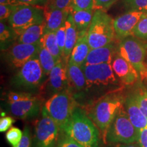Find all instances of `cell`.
Segmentation results:
<instances>
[{
  "label": "cell",
  "mask_w": 147,
  "mask_h": 147,
  "mask_svg": "<svg viewBox=\"0 0 147 147\" xmlns=\"http://www.w3.org/2000/svg\"><path fill=\"white\" fill-rule=\"evenodd\" d=\"M123 2L127 11L147 12V0H123Z\"/></svg>",
  "instance_id": "4316f807"
},
{
  "label": "cell",
  "mask_w": 147,
  "mask_h": 147,
  "mask_svg": "<svg viewBox=\"0 0 147 147\" xmlns=\"http://www.w3.org/2000/svg\"><path fill=\"white\" fill-rule=\"evenodd\" d=\"M61 131L83 147H100V130L87 111L78 106L74 109Z\"/></svg>",
  "instance_id": "6da1fadb"
},
{
  "label": "cell",
  "mask_w": 147,
  "mask_h": 147,
  "mask_svg": "<svg viewBox=\"0 0 147 147\" xmlns=\"http://www.w3.org/2000/svg\"><path fill=\"white\" fill-rule=\"evenodd\" d=\"M5 102L8 111L17 119H31L39 113L42 103L38 95L26 91H10L6 94Z\"/></svg>",
  "instance_id": "277c9868"
},
{
  "label": "cell",
  "mask_w": 147,
  "mask_h": 147,
  "mask_svg": "<svg viewBox=\"0 0 147 147\" xmlns=\"http://www.w3.org/2000/svg\"><path fill=\"white\" fill-rule=\"evenodd\" d=\"M18 5L0 4V19L4 21L8 19L12 12L17 8Z\"/></svg>",
  "instance_id": "d6a6232c"
},
{
  "label": "cell",
  "mask_w": 147,
  "mask_h": 147,
  "mask_svg": "<svg viewBox=\"0 0 147 147\" xmlns=\"http://www.w3.org/2000/svg\"><path fill=\"white\" fill-rule=\"evenodd\" d=\"M139 131L132 124L125 109L122 107L108 127L104 142L110 144L138 142Z\"/></svg>",
  "instance_id": "8992f818"
},
{
  "label": "cell",
  "mask_w": 147,
  "mask_h": 147,
  "mask_svg": "<svg viewBox=\"0 0 147 147\" xmlns=\"http://www.w3.org/2000/svg\"><path fill=\"white\" fill-rule=\"evenodd\" d=\"M18 36L10 25H7L3 21L0 23V42L1 49L5 50L8 47H11L14 40L17 39Z\"/></svg>",
  "instance_id": "484cf974"
},
{
  "label": "cell",
  "mask_w": 147,
  "mask_h": 147,
  "mask_svg": "<svg viewBox=\"0 0 147 147\" xmlns=\"http://www.w3.org/2000/svg\"><path fill=\"white\" fill-rule=\"evenodd\" d=\"M138 143L140 147H147V126L140 130Z\"/></svg>",
  "instance_id": "f35d334b"
},
{
  "label": "cell",
  "mask_w": 147,
  "mask_h": 147,
  "mask_svg": "<svg viewBox=\"0 0 147 147\" xmlns=\"http://www.w3.org/2000/svg\"><path fill=\"white\" fill-rule=\"evenodd\" d=\"M71 1V0H49L47 5L55 8L65 10L69 8Z\"/></svg>",
  "instance_id": "e575fe53"
},
{
  "label": "cell",
  "mask_w": 147,
  "mask_h": 147,
  "mask_svg": "<svg viewBox=\"0 0 147 147\" xmlns=\"http://www.w3.org/2000/svg\"><path fill=\"white\" fill-rule=\"evenodd\" d=\"M125 109L130 121L138 131L147 126V117L138 105L134 95L127 97L125 102Z\"/></svg>",
  "instance_id": "d6986e66"
},
{
  "label": "cell",
  "mask_w": 147,
  "mask_h": 147,
  "mask_svg": "<svg viewBox=\"0 0 147 147\" xmlns=\"http://www.w3.org/2000/svg\"><path fill=\"white\" fill-rule=\"evenodd\" d=\"M40 45L47 49L57 60L60 61L63 58V53L59 47L56 38V32L46 31L39 42Z\"/></svg>",
  "instance_id": "cb8c5ba5"
},
{
  "label": "cell",
  "mask_w": 147,
  "mask_h": 147,
  "mask_svg": "<svg viewBox=\"0 0 147 147\" xmlns=\"http://www.w3.org/2000/svg\"><path fill=\"white\" fill-rule=\"evenodd\" d=\"M0 4L20 5H23L24 3L20 2L18 0H0Z\"/></svg>",
  "instance_id": "60d3db41"
},
{
  "label": "cell",
  "mask_w": 147,
  "mask_h": 147,
  "mask_svg": "<svg viewBox=\"0 0 147 147\" xmlns=\"http://www.w3.org/2000/svg\"><path fill=\"white\" fill-rule=\"evenodd\" d=\"M91 49L102 47L113 42L115 36L114 20L106 11H94L93 19L87 31Z\"/></svg>",
  "instance_id": "5b68a950"
},
{
  "label": "cell",
  "mask_w": 147,
  "mask_h": 147,
  "mask_svg": "<svg viewBox=\"0 0 147 147\" xmlns=\"http://www.w3.org/2000/svg\"><path fill=\"white\" fill-rule=\"evenodd\" d=\"M114 147H140V145L138 142L133 143H117L114 144Z\"/></svg>",
  "instance_id": "b9f144b4"
},
{
  "label": "cell",
  "mask_w": 147,
  "mask_h": 147,
  "mask_svg": "<svg viewBox=\"0 0 147 147\" xmlns=\"http://www.w3.org/2000/svg\"><path fill=\"white\" fill-rule=\"evenodd\" d=\"M116 76L121 83L131 85L135 83L138 79L139 74L136 69L128 61L121 56L118 53L111 63Z\"/></svg>",
  "instance_id": "5bb4252c"
},
{
  "label": "cell",
  "mask_w": 147,
  "mask_h": 147,
  "mask_svg": "<svg viewBox=\"0 0 147 147\" xmlns=\"http://www.w3.org/2000/svg\"><path fill=\"white\" fill-rule=\"evenodd\" d=\"M91 51L87 31L78 33V39L69 57V61L80 65H83L88 54Z\"/></svg>",
  "instance_id": "ac0fdd59"
},
{
  "label": "cell",
  "mask_w": 147,
  "mask_h": 147,
  "mask_svg": "<svg viewBox=\"0 0 147 147\" xmlns=\"http://www.w3.org/2000/svg\"><path fill=\"white\" fill-rule=\"evenodd\" d=\"M56 38L57 44L59 47L63 55L64 48H65V37H66V27H65V22L63 25L56 31Z\"/></svg>",
  "instance_id": "1f68e13d"
},
{
  "label": "cell",
  "mask_w": 147,
  "mask_h": 147,
  "mask_svg": "<svg viewBox=\"0 0 147 147\" xmlns=\"http://www.w3.org/2000/svg\"><path fill=\"white\" fill-rule=\"evenodd\" d=\"M46 32V23H43L33 25L24 31L16 39L17 43L30 44L36 45L39 44L40 39Z\"/></svg>",
  "instance_id": "7402d4cb"
},
{
  "label": "cell",
  "mask_w": 147,
  "mask_h": 147,
  "mask_svg": "<svg viewBox=\"0 0 147 147\" xmlns=\"http://www.w3.org/2000/svg\"><path fill=\"white\" fill-rule=\"evenodd\" d=\"M45 21L43 7L32 5H20L8 18L9 25L17 36L29 27Z\"/></svg>",
  "instance_id": "9c48e42d"
},
{
  "label": "cell",
  "mask_w": 147,
  "mask_h": 147,
  "mask_svg": "<svg viewBox=\"0 0 147 147\" xmlns=\"http://www.w3.org/2000/svg\"><path fill=\"white\" fill-rule=\"evenodd\" d=\"M45 74L37 56L25 63L12 77L11 84L18 89H35L41 85Z\"/></svg>",
  "instance_id": "30bf717a"
},
{
  "label": "cell",
  "mask_w": 147,
  "mask_h": 147,
  "mask_svg": "<svg viewBox=\"0 0 147 147\" xmlns=\"http://www.w3.org/2000/svg\"><path fill=\"white\" fill-rule=\"evenodd\" d=\"M18 1L24 4L37 5L43 8H45L49 2V0H18Z\"/></svg>",
  "instance_id": "ab89813d"
},
{
  "label": "cell",
  "mask_w": 147,
  "mask_h": 147,
  "mask_svg": "<svg viewBox=\"0 0 147 147\" xmlns=\"http://www.w3.org/2000/svg\"><path fill=\"white\" fill-rule=\"evenodd\" d=\"M13 123H14V120L12 117L9 116L1 117L0 119V131L5 132L8 131Z\"/></svg>",
  "instance_id": "d590c367"
},
{
  "label": "cell",
  "mask_w": 147,
  "mask_h": 147,
  "mask_svg": "<svg viewBox=\"0 0 147 147\" xmlns=\"http://www.w3.org/2000/svg\"><path fill=\"white\" fill-rule=\"evenodd\" d=\"M65 59H62L57 63L51 70L49 77V84L51 91L54 93L68 89L69 80L67 74V63Z\"/></svg>",
  "instance_id": "9a60e30c"
},
{
  "label": "cell",
  "mask_w": 147,
  "mask_h": 147,
  "mask_svg": "<svg viewBox=\"0 0 147 147\" xmlns=\"http://www.w3.org/2000/svg\"><path fill=\"white\" fill-rule=\"evenodd\" d=\"M94 0H71V8L76 10H94Z\"/></svg>",
  "instance_id": "4dcf8cb0"
},
{
  "label": "cell",
  "mask_w": 147,
  "mask_h": 147,
  "mask_svg": "<svg viewBox=\"0 0 147 147\" xmlns=\"http://www.w3.org/2000/svg\"><path fill=\"white\" fill-rule=\"evenodd\" d=\"M23 132L17 127H11L5 134V138L12 147H16L21 142L23 137Z\"/></svg>",
  "instance_id": "83f0119b"
},
{
  "label": "cell",
  "mask_w": 147,
  "mask_h": 147,
  "mask_svg": "<svg viewBox=\"0 0 147 147\" xmlns=\"http://www.w3.org/2000/svg\"><path fill=\"white\" fill-rule=\"evenodd\" d=\"M67 74L69 83L77 91L86 89L87 80L82 66L68 61L67 63Z\"/></svg>",
  "instance_id": "ffe728a7"
},
{
  "label": "cell",
  "mask_w": 147,
  "mask_h": 147,
  "mask_svg": "<svg viewBox=\"0 0 147 147\" xmlns=\"http://www.w3.org/2000/svg\"><path fill=\"white\" fill-rule=\"evenodd\" d=\"M133 95L140 108L147 117V90L139 88Z\"/></svg>",
  "instance_id": "f1b7e54d"
},
{
  "label": "cell",
  "mask_w": 147,
  "mask_h": 147,
  "mask_svg": "<svg viewBox=\"0 0 147 147\" xmlns=\"http://www.w3.org/2000/svg\"><path fill=\"white\" fill-rule=\"evenodd\" d=\"M118 0H94V10H107Z\"/></svg>",
  "instance_id": "836d02e7"
},
{
  "label": "cell",
  "mask_w": 147,
  "mask_h": 147,
  "mask_svg": "<svg viewBox=\"0 0 147 147\" xmlns=\"http://www.w3.org/2000/svg\"><path fill=\"white\" fill-rule=\"evenodd\" d=\"M147 16V12L127 11L114 20L115 36L123 40L126 37L133 36L134 29L143 18Z\"/></svg>",
  "instance_id": "4fadbf2b"
},
{
  "label": "cell",
  "mask_w": 147,
  "mask_h": 147,
  "mask_svg": "<svg viewBox=\"0 0 147 147\" xmlns=\"http://www.w3.org/2000/svg\"><path fill=\"white\" fill-rule=\"evenodd\" d=\"M69 13L72 16L78 32L88 31L93 19L94 10H76L69 7Z\"/></svg>",
  "instance_id": "603a6c76"
},
{
  "label": "cell",
  "mask_w": 147,
  "mask_h": 147,
  "mask_svg": "<svg viewBox=\"0 0 147 147\" xmlns=\"http://www.w3.org/2000/svg\"><path fill=\"white\" fill-rule=\"evenodd\" d=\"M58 147H60V146H58Z\"/></svg>",
  "instance_id": "7bdbcfd3"
},
{
  "label": "cell",
  "mask_w": 147,
  "mask_h": 147,
  "mask_svg": "<svg viewBox=\"0 0 147 147\" xmlns=\"http://www.w3.org/2000/svg\"><path fill=\"white\" fill-rule=\"evenodd\" d=\"M119 52L113 42L104 47L91 49L83 65L100 63H112Z\"/></svg>",
  "instance_id": "2e32d148"
},
{
  "label": "cell",
  "mask_w": 147,
  "mask_h": 147,
  "mask_svg": "<svg viewBox=\"0 0 147 147\" xmlns=\"http://www.w3.org/2000/svg\"><path fill=\"white\" fill-rule=\"evenodd\" d=\"M60 129L42 108V117L35 127V147H55Z\"/></svg>",
  "instance_id": "8fae6325"
},
{
  "label": "cell",
  "mask_w": 147,
  "mask_h": 147,
  "mask_svg": "<svg viewBox=\"0 0 147 147\" xmlns=\"http://www.w3.org/2000/svg\"><path fill=\"white\" fill-rule=\"evenodd\" d=\"M123 99L121 95L110 92L101 97L91 106L87 114L100 130L104 141L106 132L119 110L123 107Z\"/></svg>",
  "instance_id": "7a4b0ae2"
},
{
  "label": "cell",
  "mask_w": 147,
  "mask_h": 147,
  "mask_svg": "<svg viewBox=\"0 0 147 147\" xmlns=\"http://www.w3.org/2000/svg\"><path fill=\"white\" fill-rule=\"evenodd\" d=\"M58 146L60 147H83L65 135H64V136L61 139Z\"/></svg>",
  "instance_id": "8d00e7d4"
},
{
  "label": "cell",
  "mask_w": 147,
  "mask_h": 147,
  "mask_svg": "<svg viewBox=\"0 0 147 147\" xmlns=\"http://www.w3.org/2000/svg\"><path fill=\"white\" fill-rule=\"evenodd\" d=\"M65 27L66 37L65 48H64L63 51V59H65L66 61H69V57L72 52L74 47L76 45L78 36L76 26L70 13L69 14L65 21Z\"/></svg>",
  "instance_id": "44dd1931"
},
{
  "label": "cell",
  "mask_w": 147,
  "mask_h": 147,
  "mask_svg": "<svg viewBox=\"0 0 147 147\" xmlns=\"http://www.w3.org/2000/svg\"><path fill=\"white\" fill-rule=\"evenodd\" d=\"M39 44L17 43L9 48L5 55L6 61L11 67L19 69L29 60L38 56Z\"/></svg>",
  "instance_id": "7c38bea8"
},
{
  "label": "cell",
  "mask_w": 147,
  "mask_h": 147,
  "mask_svg": "<svg viewBox=\"0 0 147 147\" xmlns=\"http://www.w3.org/2000/svg\"><path fill=\"white\" fill-rule=\"evenodd\" d=\"M82 66L87 80L86 89L107 93L118 89L121 81L116 76L111 63Z\"/></svg>",
  "instance_id": "3957f363"
},
{
  "label": "cell",
  "mask_w": 147,
  "mask_h": 147,
  "mask_svg": "<svg viewBox=\"0 0 147 147\" xmlns=\"http://www.w3.org/2000/svg\"><path fill=\"white\" fill-rule=\"evenodd\" d=\"M38 57L45 76H49L51 70L57 63L58 61L47 49L42 47L41 45H40Z\"/></svg>",
  "instance_id": "d4e9b609"
},
{
  "label": "cell",
  "mask_w": 147,
  "mask_h": 147,
  "mask_svg": "<svg viewBox=\"0 0 147 147\" xmlns=\"http://www.w3.org/2000/svg\"><path fill=\"white\" fill-rule=\"evenodd\" d=\"M118 52L134 66L141 76L146 75L147 70L144 63L147 53L146 43L134 36L126 37L119 43Z\"/></svg>",
  "instance_id": "ba28073f"
},
{
  "label": "cell",
  "mask_w": 147,
  "mask_h": 147,
  "mask_svg": "<svg viewBox=\"0 0 147 147\" xmlns=\"http://www.w3.org/2000/svg\"><path fill=\"white\" fill-rule=\"evenodd\" d=\"M76 106L70 92L68 89H65L54 93L42 108L54 120L61 131Z\"/></svg>",
  "instance_id": "52a82bcc"
},
{
  "label": "cell",
  "mask_w": 147,
  "mask_h": 147,
  "mask_svg": "<svg viewBox=\"0 0 147 147\" xmlns=\"http://www.w3.org/2000/svg\"><path fill=\"white\" fill-rule=\"evenodd\" d=\"M133 36L141 40H147V16L138 23L134 29Z\"/></svg>",
  "instance_id": "f546056e"
},
{
  "label": "cell",
  "mask_w": 147,
  "mask_h": 147,
  "mask_svg": "<svg viewBox=\"0 0 147 147\" xmlns=\"http://www.w3.org/2000/svg\"><path fill=\"white\" fill-rule=\"evenodd\" d=\"M31 144H32V140H31L29 129L26 127L23 131V135L21 142L16 147H31Z\"/></svg>",
  "instance_id": "74e56055"
},
{
  "label": "cell",
  "mask_w": 147,
  "mask_h": 147,
  "mask_svg": "<svg viewBox=\"0 0 147 147\" xmlns=\"http://www.w3.org/2000/svg\"><path fill=\"white\" fill-rule=\"evenodd\" d=\"M44 9L46 31L56 32L63 23H65L69 14V8L61 10L47 5Z\"/></svg>",
  "instance_id": "e0dca14e"
}]
</instances>
